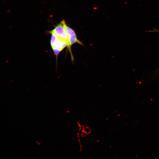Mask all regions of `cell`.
Wrapping results in <instances>:
<instances>
[{
    "label": "cell",
    "instance_id": "cell-1",
    "mask_svg": "<svg viewBox=\"0 0 159 159\" xmlns=\"http://www.w3.org/2000/svg\"><path fill=\"white\" fill-rule=\"evenodd\" d=\"M51 37L50 45L54 54L57 57L59 53L66 47L67 42L65 40L58 37L53 33H50Z\"/></svg>",
    "mask_w": 159,
    "mask_h": 159
},
{
    "label": "cell",
    "instance_id": "cell-2",
    "mask_svg": "<svg viewBox=\"0 0 159 159\" xmlns=\"http://www.w3.org/2000/svg\"><path fill=\"white\" fill-rule=\"evenodd\" d=\"M64 21L62 20L57 24L53 30L49 32V34L53 33L59 38L66 41L68 44V37L64 26Z\"/></svg>",
    "mask_w": 159,
    "mask_h": 159
},
{
    "label": "cell",
    "instance_id": "cell-3",
    "mask_svg": "<svg viewBox=\"0 0 159 159\" xmlns=\"http://www.w3.org/2000/svg\"><path fill=\"white\" fill-rule=\"evenodd\" d=\"M150 32H159V29H154L152 31H149Z\"/></svg>",
    "mask_w": 159,
    "mask_h": 159
}]
</instances>
